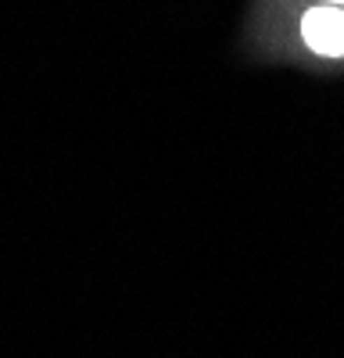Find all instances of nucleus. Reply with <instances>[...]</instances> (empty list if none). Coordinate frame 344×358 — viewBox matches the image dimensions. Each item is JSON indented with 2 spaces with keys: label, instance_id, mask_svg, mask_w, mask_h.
I'll list each match as a JSON object with an SVG mask.
<instances>
[{
  "label": "nucleus",
  "instance_id": "nucleus-1",
  "mask_svg": "<svg viewBox=\"0 0 344 358\" xmlns=\"http://www.w3.org/2000/svg\"><path fill=\"white\" fill-rule=\"evenodd\" d=\"M301 40L320 57H344V8L315 4L301 15Z\"/></svg>",
  "mask_w": 344,
  "mask_h": 358
},
{
  "label": "nucleus",
  "instance_id": "nucleus-2",
  "mask_svg": "<svg viewBox=\"0 0 344 358\" xmlns=\"http://www.w3.org/2000/svg\"><path fill=\"white\" fill-rule=\"evenodd\" d=\"M315 4H341L344 8V0H315Z\"/></svg>",
  "mask_w": 344,
  "mask_h": 358
}]
</instances>
